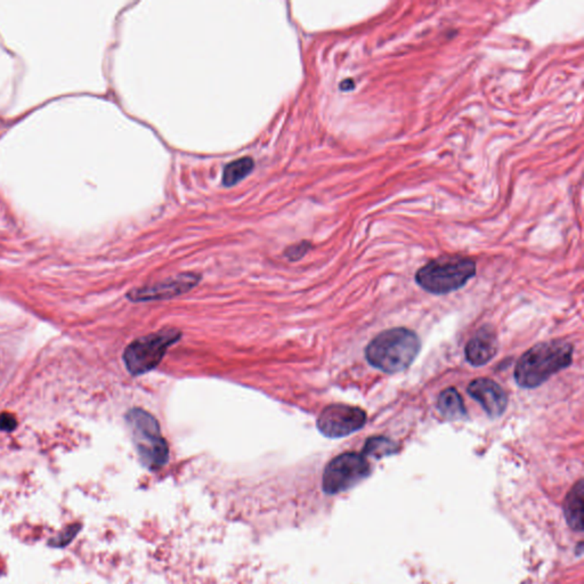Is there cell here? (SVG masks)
Segmentation results:
<instances>
[{
    "mask_svg": "<svg viewBox=\"0 0 584 584\" xmlns=\"http://www.w3.org/2000/svg\"><path fill=\"white\" fill-rule=\"evenodd\" d=\"M420 351V340L413 331L394 328L381 332L365 348V358L373 368L393 374L404 371Z\"/></svg>",
    "mask_w": 584,
    "mask_h": 584,
    "instance_id": "6da1fadb",
    "label": "cell"
},
{
    "mask_svg": "<svg viewBox=\"0 0 584 584\" xmlns=\"http://www.w3.org/2000/svg\"><path fill=\"white\" fill-rule=\"evenodd\" d=\"M573 346L566 342H541L519 358L515 379L523 388H535L572 364Z\"/></svg>",
    "mask_w": 584,
    "mask_h": 584,
    "instance_id": "7a4b0ae2",
    "label": "cell"
},
{
    "mask_svg": "<svg viewBox=\"0 0 584 584\" xmlns=\"http://www.w3.org/2000/svg\"><path fill=\"white\" fill-rule=\"evenodd\" d=\"M475 274L476 264L473 260L444 256L422 266L416 274V281L433 295H447L463 288Z\"/></svg>",
    "mask_w": 584,
    "mask_h": 584,
    "instance_id": "3957f363",
    "label": "cell"
},
{
    "mask_svg": "<svg viewBox=\"0 0 584 584\" xmlns=\"http://www.w3.org/2000/svg\"><path fill=\"white\" fill-rule=\"evenodd\" d=\"M126 420L132 430L142 465L152 471L166 466L169 459V447L161 435L158 420L142 409H132L126 416Z\"/></svg>",
    "mask_w": 584,
    "mask_h": 584,
    "instance_id": "277c9868",
    "label": "cell"
},
{
    "mask_svg": "<svg viewBox=\"0 0 584 584\" xmlns=\"http://www.w3.org/2000/svg\"><path fill=\"white\" fill-rule=\"evenodd\" d=\"M181 337L182 332L177 329L166 328L134 340L124 353V362L129 373L141 376L155 370L168 348L176 344Z\"/></svg>",
    "mask_w": 584,
    "mask_h": 584,
    "instance_id": "5b68a950",
    "label": "cell"
},
{
    "mask_svg": "<svg viewBox=\"0 0 584 584\" xmlns=\"http://www.w3.org/2000/svg\"><path fill=\"white\" fill-rule=\"evenodd\" d=\"M369 475L370 465L363 454L342 453L325 467L322 487L327 494H338L351 489Z\"/></svg>",
    "mask_w": 584,
    "mask_h": 584,
    "instance_id": "8992f818",
    "label": "cell"
},
{
    "mask_svg": "<svg viewBox=\"0 0 584 584\" xmlns=\"http://www.w3.org/2000/svg\"><path fill=\"white\" fill-rule=\"evenodd\" d=\"M365 422L367 413L360 407L332 404L320 413L318 428L325 437L342 438L362 429Z\"/></svg>",
    "mask_w": 584,
    "mask_h": 584,
    "instance_id": "52a82bcc",
    "label": "cell"
},
{
    "mask_svg": "<svg viewBox=\"0 0 584 584\" xmlns=\"http://www.w3.org/2000/svg\"><path fill=\"white\" fill-rule=\"evenodd\" d=\"M201 276L194 273H184L176 278L157 283L153 286H143L127 293V298L132 302H150L159 299L173 298L183 295L200 282Z\"/></svg>",
    "mask_w": 584,
    "mask_h": 584,
    "instance_id": "ba28073f",
    "label": "cell"
},
{
    "mask_svg": "<svg viewBox=\"0 0 584 584\" xmlns=\"http://www.w3.org/2000/svg\"><path fill=\"white\" fill-rule=\"evenodd\" d=\"M468 393L482 405L489 417L503 416L508 407V398L505 391L496 381L487 378H479L474 380L468 387Z\"/></svg>",
    "mask_w": 584,
    "mask_h": 584,
    "instance_id": "9c48e42d",
    "label": "cell"
},
{
    "mask_svg": "<svg viewBox=\"0 0 584 584\" xmlns=\"http://www.w3.org/2000/svg\"><path fill=\"white\" fill-rule=\"evenodd\" d=\"M498 351V339L491 327H483L470 339L465 348L467 361L473 367H482L489 363Z\"/></svg>",
    "mask_w": 584,
    "mask_h": 584,
    "instance_id": "30bf717a",
    "label": "cell"
},
{
    "mask_svg": "<svg viewBox=\"0 0 584 584\" xmlns=\"http://www.w3.org/2000/svg\"><path fill=\"white\" fill-rule=\"evenodd\" d=\"M437 409L449 420H461L467 417L463 398L456 388H447L440 393L437 400Z\"/></svg>",
    "mask_w": 584,
    "mask_h": 584,
    "instance_id": "8fae6325",
    "label": "cell"
},
{
    "mask_svg": "<svg viewBox=\"0 0 584 584\" xmlns=\"http://www.w3.org/2000/svg\"><path fill=\"white\" fill-rule=\"evenodd\" d=\"M583 482L580 480L565 499V517L572 529L582 531V507H583Z\"/></svg>",
    "mask_w": 584,
    "mask_h": 584,
    "instance_id": "7c38bea8",
    "label": "cell"
},
{
    "mask_svg": "<svg viewBox=\"0 0 584 584\" xmlns=\"http://www.w3.org/2000/svg\"><path fill=\"white\" fill-rule=\"evenodd\" d=\"M253 167H255V162L250 157L232 161L224 169L223 184L227 187L237 184L253 171Z\"/></svg>",
    "mask_w": 584,
    "mask_h": 584,
    "instance_id": "4fadbf2b",
    "label": "cell"
},
{
    "mask_svg": "<svg viewBox=\"0 0 584 584\" xmlns=\"http://www.w3.org/2000/svg\"><path fill=\"white\" fill-rule=\"evenodd\" d=\"M398 444L389 440L387 437L376 436L370 437L367 442H365L364 449H363V456H376V458H382V456H391L393 453H396L398 451Z\"/></svg>",
    "mask_w": 584,
    "mask_h": 584,
    "instance_id": "5bb4252c",
    "label": "cell"
},
{
    "mask_svg": "<svg viewBox=\"0 0 584 584\" xmlns=\"http://www.w3.org/2000/svg\"><path fill=\"white\" fill-rule=\"evenodd\" d=\"M309 248H311V244L309 242H305V241L299 243V244H295V246H290L286 249V257L291 260H300L309 251Z\"/></svg>",
    "mask_w": 584,
    "mask_h": 584,
    "instance_id": "9a60e30c",
    "label": "cell"
},
{
    "mask_svg": "<svg viewBox=\"0 0 584 584\" xmlns=\"http://www.w3.org/2000/svg\"><path fill=\"white\" fill-rule=\"evenodd\" d=\"M78 531H79V526H70L66 531L63 532L62 534L59 535V538L54 540V545L63 547V545H69L70 542L72 541V538L76 536Z\"/></svg>",
    "mask_w": 584,
    "mask_h": 584,
    "instance_id": "2e32d148",
    "label": "cell"
},
{
    "mask_svg": "<svg viewBox=\"0 0 584 584\" xmlns=\"http://www.w3.org/2000/svg\"><path fill=\"white\" fill-rule=\"evenodd\" d=\"M17 418L14 417L13 414L7 413V412L0 414V430L10 433L17 429Z\"/></svg>",
    "mask_w": 584,
    "mask_h": 584,
    "instance_id": "e0dca14e",
    "label": "cell"
},
{
    "mask_svg": "<svg viewBox=\"0 0 584 584\" xmlns=\"http://www.w3.org/2000/svg\"><path fill=\"white\" fill-rule=\"evenodd\" d=\"M354 88L355 84L353 79H346L340 84V89L344 90V92H349V90H353Z\"/></svg>",
    "mask_w": 584,
    "mask_h": 584,
    "instance_id": "ac0fdd59",
    "label": "cell"
}]
</instances>
